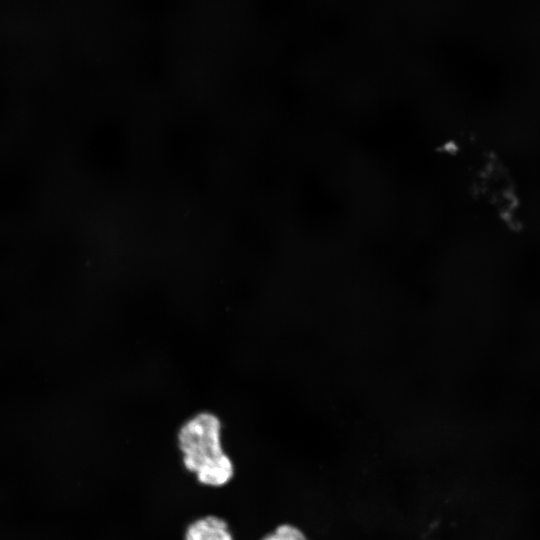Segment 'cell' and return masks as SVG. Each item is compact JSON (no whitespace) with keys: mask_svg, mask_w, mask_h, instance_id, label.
<instances>
[{"mask_svg":"<svg viewBox=\"0 0 540 540\" xmlns=\"http://www.w3.org/2000/svg\"><path fill=\"white\" fill-rule=\"evenodd\" d=\"M260 540H308L303 532L291 524L277 526L272 532L264 535Z\"/></svg>","mask_w":540,"mask_h":540,"instance_id":"3","label":"cell"},{"mask_svg":"<svg viewBox=\"0 0 540 540\" xmlns=\"http://www.w3.org/2000/svg\"><path fill=\"white\" fill-rule=\"evenodd\" d=\"M184 540H234L228 522L215 515L200 517L189 523Z\"/></svg>","mask_w":540,"mask_h":540,"instance_id":"2","label":"cell"},{"mask_svg":"<svg viewBox=\"0 0 540 540\" xmlns=\"http://www.w3.org/2000/svg\"><path fill=\"white\" fill-rule=\"evenodd\" d=\"M177 442L185 469L200 484L218 488L232 480L234 465L223 450L221 423L214 414L203 412L186 421Z\"/></svg>","mask_w":540,"mask_h":540,"instance_id":"1","label":"cell"}]
</instances>
